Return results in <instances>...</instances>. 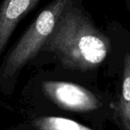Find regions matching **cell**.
<instances>
[{"instance_id":"obj_6","label":"cell","mask_w":130,"mask_h":130,"mask_svg":"<svg viewBox=\"0 0 130 130\" xmlns=\"http://www.w3.org/2000/svg\"><path fill=\"white\" fill-rule=\"evenodd\" d=\"M38 130H94L71 119L61 117H42L33 121Z\"/></svg>"},{"instance_id":"obj_5","label":"cell","mask_w":130,"mask_h":130,"mask_svg":"<svg viewBox=\"0 0 130 130\" xmlns=\"http://www.w3.org/2000/svg\"><path fill=\"white\" fill-rule=\"evenodd\" d=\"M118 113L124 130H130V54L124 58L121 94L118 106Z\"/></svg>"},{"instance_id":"obj_1","label":"cell","mask_w":130,"mask_h":130,"mask_svg":"<svg viewBox=\"0 0 130 130\" xmlns=\"http://www.w3.org/2000/svg\"><path fill=\"white\" fill-rule=\"evenodd\" d=\"M110 39L80 10L71 6L58 20L41 51L54 54L68 69L89 71L104 61Z\"/></svg>"},{"instance_id":"obj_3","label":"cell","mask_w":130,"mask_h":130,"mask_svg":"<svg viewBox=\"0 0 130 130\" xmlns=\"http://www.w3.org/2000/svg\"><path fill=\"white\" fill-rule=\"evenodd\" d=\"M42 87L46 97L66 110L87 112L97 110L101 106L95 94L77 84L65 81H45Z\"/></svg>"},{"instance_id":"obj_2","label":"cell","mask_w":130,"mask_h":130,"mask_svg":"<svg viewBox=\"0 0 130 130\" xmlns=\"http://www.w3.org/2000/svg\"><path fill=\"white\" fill-rule=\"evenodd\" d=\"M73 0H53L37 16L0 64V90L10 94L21 71L41 51L58 20Z\"/></svg>"},{"instance_id":"obj_4","label":"cell","mask_w":130,"mask_h":130,"mask_svg":"<svg viewBox=\"0 0 130 130\" xmlns=\"http://www.w3.org/2000/svg\"><path fill=\"white\" fill-rule=\"evenodd\" d=\"M40 0H3L0 6V56L18 23Z\"/></svg>"}]
</instances>
